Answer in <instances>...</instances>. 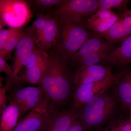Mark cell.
Here are the masks:
<instances>
[{
  "label": "cell",
  "instance_id": "16",
  "mask_svg": "<svg viewBox=\"0 0 131 131\" xmlns=\"http://www.w3.org/2000/svg\"><path fill=\"white\" fill-rule=\"evenodd\" d=\"M108 48H110V45L101 38L89 37L71 59L77 62L89 54Z\"/></svg>",
  "mask_w": 131,
  "mask_h": 131
},
{
  "label": "cell",
  "instance_id": "30",
  "mask_svg": "<svg viewBox=\"0 0 131 131\" xmlns=\"http://www.w3.org/2000/svg\"><path fill=\"white\" fill-rule=\"evenodd\" d=\"M0 73H5V74L11 77L13 74V70L5 59L0 57Z\"/></svg>",
  "mask_w": 131,
  "mask_h": 131
},
{
  "label": "cell",
  "instance_id": "19",
  "mask_svg": "<svg viewBox=\"0 0 131 131\" xmlns=\"http://www.w3.org/2000/svg\"><path fill=\"white\" fill-rule=\"evenodd\" d=\"M43 94H45L44 92L39 85L38 87L29 86L19 89L13 93L11 98L19 105L32 97Z\"/></svg>",
  "mask_w": 131,
  "mask_h": 131
},
{
  "label": "cell",
  "instance_id": "33",
  "mask_svg": "<svg viewBox=\"0 0 131 131\" xmlns=\"http://www.w3.org/2000/svg\"><path fill=\"white\" fill-rule=\"evenodd\" d=\"M130 109V120L129 121H130V122L131 123V108Z\"/></svg>",
  "mask_w": 131,
  "mask_h": 131
},
{
  "label": "cell",
  "instance_id": "18",
  "mask_svg": "<svg viewBox=\"0 0 131 131\" xmlns=\"http://www.w3.org/2000/svg\"><path fill=\"white\" fill-rule=\"evenodd\" d=\"M26 29L24 28H14L9 38L5 43L4 49L0 52V57L5 60L11 58L12 52L15 49L19 42L25 36Z\"/></svg>",
  "mask_w": 131,
  "mask_h": 131
},
{
  "label": "cell",
  "instance_id": "8",
  "mask_svg": "<svg viewBox=\"0 0 131 131\" xmlns=\"http://www.w3.org/2000/svg\"><path fill=\"white\" fill-rule=\"evenodd\" d=\"M37 46L34 29L31 26L27 28L25 36L21 38L15 48L14 62L13 65V74L11 78L14 80L25 67L33 50Z\"/></svg>",
  "mask_w": 131,
  "mask_h": 131
},
{
  "label": "cell",
  "instance_id": "17",
  "mask_svg": "<svg viewBox=\"0 0 131 131\" xmlns=\"http://www.w3.org/2000/svg\"><path fill=\"white\" fill-rule=\"evenodd\" d=\"M47 61L26 70L24 74L18 76L13 81L23 82L33 85H39L44 74Z\"/></svg>",
  "mask_w": 131,
  "mask_h": 131
},
{
  "label": "cell",
  "instance_id": "14",
  "mask_svg": "<svg viewBox=\"0 0 131 131\" xmlns=\"http://www.w3.org/2000/svg\"><path fill=\"white\" fill-rule=\"evenodd\" d=\"M0 131H13L20 117L18 103L11 98L9 104L1 111Z\"/></svg>",
  "mask_w": 131,
  "mask_h": 131
},
{
  "label": "cell",
  "instance_id": "5",
  "mask_svg": "<svg viewBox=\"0 0 131 131\" xmlns=\"http://www.w3.org/2000/svg\"><path fill=\"white\" fill-rule=\"evenodd\" d=\"M0 23L9 28H22L30 21L32 15L28 2L23 0L0 1Z\"/></svg>",
  "mask_w": 131,
  "mask_h": 131
},
{
  "label": "cell",
  "instance_id": "26",
  "mask_svg": "<svg viewBox=\"0 0 131 131\" xmlns=\"http://www.w3.org/2000/svg\"><path fill=\"white\" fill-rule=\"evenodd\" d=\"M59 0H36L33 1L35 7L40 10H47L56 6L62 2Z\"/></svg>",
  "mask_w": 131,
  "mask_h": 131
},
{
  "label": "cell",
  "instance_id": "1",
  "mask_svg": "<svg viewBox=\"0 0 131 131\" xmlns=\"http://www.w3.org/2000/svg\"><path fill=\"white\" fill-rule=\"evenodd\" d=\"M45 70L39 86L53 103H62L70 95L73 81L67 65V60L57 50L49 52Z\"/></svg>",
  "mask_w": 131,
  "mask_h": 131
},
{
  "label": "cell",
  "instance_id": "6",
  "mask_svg": "<svg viewBox=\"0 0 131 131\" xmlns=\"http://www.w3.org/2000/svg\"><path fill=\"white\" fill-rule=\"evenodd\" d=\"M56 112L51 102L46 96L43 102L30 111L13 131H44Z\"/></svg>",
  "mask_w": 131,
  "mask_h": 131
},
{
  "label": "cell",
  "instance_id": "2",
  "mask_svg": "<svg viewBox=\"0 0 131 131\" xmlns=\"http://www.w3.org/2000/svg\"><path fill=\"white\" fill-rule=\"evenodd\" d=\"M115 105V101L112 96L105 93L83 106L78 113V119L84 129L97 127L112 115Z\"/></svg>",
  "mask_w": 131,
  "mask_h": 131
},
{
  "label": "cell",
  "instance_id": "24",
  "mask_svg": "<svg viewBox=\"0 0 131 131\" xmlns=\"http://www.w3.org/2000/svg\"><path fill=\"white\" fill-rule=\"evenodd\" d=\"M129 2L125 0H99V10L121 7L126 8Z\"/></svg>",
  "mask_w": 131,
  "mask_h": 131
},
{
  "label": "cell",
  "instance_id": "21",
  "mask_svg": "<svg viewBox=\"0 0 131 131\" xmlns=\"http://www.w3.org/2000/svg\"><path fill=\"white\" fill-rule=\"evenodd\" d=\"M49 56V53L36 46L28 58L26 66V70L47 61Z\"/></svg>",
  "mask_w": 131,
  "mask_h": 131
},
{
  "label": "cell",
  "instance_id": "20",
  "mask_svg": "<svg viewBox=\"0 0 131 131\" xmlns=\"http://www.w3.org/2000/svg\"><path fill=\"white\" fill-rule=\"evenodd\" d=\"M110 48L103 49L93 52L81 59L77 62L80 66L97 64L102 61H106L107 59Z\"/></svg>",
  "mask_w": 131,
  "mask_h": 131
},
{
  "label": "cell",
  "instance_id": "4",
  "mask_svg": "<svg viewBox=\"0 0 131 131\" xmlns=\"http://www.w3.org/2000/svg\"><path fill=\"white\" fill-rule=\"evenodd\" d=\"M59 24L60 34L57 50L68 61L77 52L90 34L81 25L70 23Z\"/></svg>",
  "mask_w": 131,
  "mask_h": 131
},
{
  "label": "cell",
  "instance_id": "23",
  "mask_svg": "<svg viewBox=\"0 0 131 131\" xmlns=\"http://www.w3.org/2000/svg\"><path fill=\"white\" fill-rule=\"evenodd\" d=\"M119 18V16H118L114 13L110 18L94 26L90 29L98 32V34L105 32L110 28L115 23L118 21Z\"/></svg>",
  "mask_w": 131,
  "mask_h": 131
},
{
  "label": "cell",
  "instance_id": "12",
  "mask_svg": "<svg viewBox=\"0 0 131 131\" xmlns=\"http://www.w3.org/2000/svg\"><path fill=\"white\" fill-rule=\"evenodd\" d=\"M106 61L118 67H126L131 63V35L119 47L109 53Z\"/></svg>",
  "mask_w": 131,
  "mask_h": 131
},
{
  "label": "cell",
  "instance_id": "25",
  "mask_svg": "<svg viewBox=\"0 0 131 131\" xmlns=\"http://www.w3.org/2000/svg\"><path fill=\"white\" fill-rule=\"evenodd\" d=\"M48 17V15H44L43 14H39L31 26L35 31L36 38L44 30L47 24Z\"/></svg>",
  "mask_w": 131,
  "mask_h": 131
},
{
  "label": "cell",
  "instance_id": "3",
  "mask_svg": "<svg viewBox=\"0 0 131 131\" xmlns=\"http://www.w3.org/2000/svg\"><path fill=\"white\" fill-rule=\"evenodd\" d=\"M56 7L55 16L59 24L70 23L82 25L84 18L99 10V0L62 1Z\"/></svg>",
  "mask_w": 131,
  "mask_h": 131
},
{
  "label": "cell",
  "instance_id": "29",
  "mask_svg": "<svg viewBox=\"0 0 131 131\" xmlns=\"http://www.w3.org/2000/svg\"><path fill=\"white\" fill-rule=\"evenodd\" d=\"M124 122L119 120L113 121L100 131H123Z\"/></svg>",
  "mask_w": 131,
  "mask_h": 131
},
{
  "label": "cell",
  "instance_id": "11",
  "mask_svg": "<svg viewBox=\"0 0 131 131\" xmlns=\"http://www.w3.org/2000/svg\"><path fill=\"white\" fill-rule=\"evenodd\" d=\"M59 34L60 27L57 17L48 15L44 30L36 38V45L49 53L48 51L57 45Z\"/></svg>",
  "mask_w": 131,
  "mask_h": 131
},
{
  "label": "cell",
  "instance_id": "13",
  "mask_svg": "<svg viewBox=\"0 0 131 131\" xmlns=\"http://www.w3.org/2000/svg\"><path fill=\"white\" fill-rule=\"evenodd\" d=\"M78 118L77 112L72 108L56 112L44 131H67L72 123Z\"/></svg>",
  "mask_w": 131,
  "mask_h": 131
},
{
  "label": "cell",
  "instance_id": "15",
  "mask_svg": "<svg viewBox=\"0 0 131 131\" xmlns=\"http://www.w3.org/2000/svg\"><path fill=\"white\" fill-rule=\"evenodd\" d=\"M115 83L117 84V93L120 100L125 105L131 108V68L118 74Z\"/></svg>",
  "mask_w": 131,
  "mask_h": 131
},
{
  "label": "cell",
  "instance_id": "22",
  "mask_svg": "<svg viewBox=\"0 0 131 131\" xmlns=\"http://www.w3.org/2000/svg\"><path fill=\"white\" fill-rule=\"evenodd\" d=\"M45 97V94L32 97L23 103L19 104L20 116L24 115L27 112H30L38 106L43 102Z\"/></svg>",
  "mask_w": 131,
  "mask_h": 131
},
{
  "label": "cell",
  "instance_id": "28",
  "mask_svg": "<svg viewBox=\"0 0 131 131\" xmlns=\"http://www.w3.org/2000/svg\"><path fill=\"white\" fill-rule=\"evenodd\" d=\"M14 28H9L0 30V52L4 49L5 43L12 34Z\"/></svg>",
  "mask_w": 131,
  "mask_h": 131
},
{
  "label": "cell",
  "instance_id": "10",
  "mask_svg": "<svg viewBox=\"0 0 131 131\" xmlns=\"http://www.w3.org/2000/svg\"><path fill=\"white\" fill-rule=\"evenodd\" d=\"M106 31L99 34L110 43L124 41L131 35V9H127Z\"/></svg>",
  "mask_w": 131,
  "mask_h": 131
},
{
  "label": "cell",
  "instance_id": "31",
  "mask_svg": "<svg viewBox=\"0 0 131 131\" xmlns=\"http://www.w3.org/2000/svg\"><path fill=\"white\" fill-rule=\"evenodd\" d=\"M84 127L78 118L72 123L67 131H84Z\"/></svg>",
  "mask_w": 131,
  "mask_h": 131
},
{
  "label": "cell",
  "instance_id": "7",
  "mask_svg": "<svg viewBox=\"0 0 131 131\" xmlns=\"http://www.w3.org/2000/svg\"><path fill=\"white\" fill-rule=\"evenodd\" d=\"M118 76V74H113L105 80L83 84L76 88L73 94L72 109L77 112L90 101L105 93L115 84Z\"/></svg>",
  "mask_w": 131,
  "mask_h": 131
},
{
  "label": "cell",
  "instance_id": "9",
  "mask_svg": "<svg viewBox=\"0 0 131 131\" xmlns=\"http://www.w3.org/2000/svg\"><path fill=\"white\" fill-rule=\"evenodd\" d=\"M111 68L95 64L78 67L73 75V81L76 88L83 84L105 80L113 75Z\"/></svg>",
  "mask_w": 131,
  "mask_h": 131
},
{
  "label": "cell",
  "instance_id": "27",
  "mask_svg": "<svg viewBox=\"0 0 131 131\" xmlns=\"http://www.w3.org/2000/svg\"><path fill=\"white\" fill-rule=\"evenodd\" d=\"M11 81L8 82L4 86L0 87V108L1 111L5 108L7 105L6 92L11 85Z\"/></svg>",
  "mask_w": 131,
  "mask_h": 131
},
{
  "label": "cell",
  "instance_id": "32",
  "mask_svg": "<svg viewBox=\"0 0 131 131\" xmlns=\"http://www.w3.org/2000/svg\"><path fill=\"white\" fill-rule=\"evenodd\" d=\"M123 131H131V123L130 121L124 122Z\"/></svg>",
  "mask_w": 131,
  "mask_h": 131
}]
</instances>
